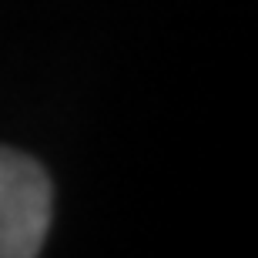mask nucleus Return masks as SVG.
<instances>
[{
    "label": "nucleus",
    "mask_w": 258,
    "mask_h": 258,
    "mask_svg": "<svg viewBox=\"0 0 258 258\" xmlns=\"http://www.w3.org/2000/svg\"><path fill=\"white\" fill-rule=\"evenodd\" d=\"M54 218V184L37 158L0 148V258H40Z\"/></svg>",
    "instance_id": "1"
}]
</instances>
